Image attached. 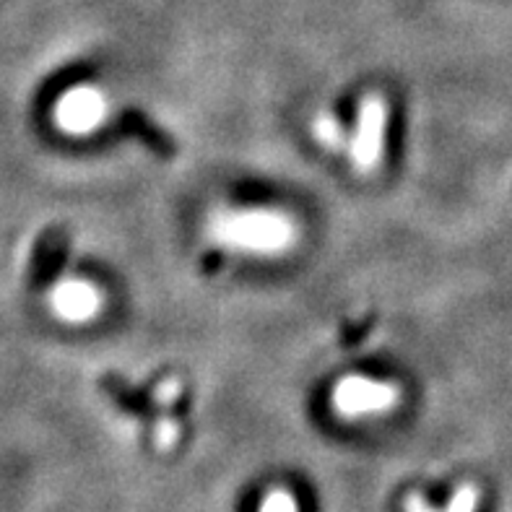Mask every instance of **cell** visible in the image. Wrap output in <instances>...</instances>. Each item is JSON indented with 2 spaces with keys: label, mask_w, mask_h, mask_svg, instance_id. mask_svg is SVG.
I'll use <instances>...</instances> for the list:
<instances>
[{
  "label": "cell",
  "mask_w": 512,
  "mask_h": 512,
  "mask_svg": "<svg viewBox=\"0 0 512 512\" xmlns=\"http://www.w3.org/2000/svg\"><path fill=\"white\" fill-rule=\"evenodd\" d=\"M136 130L138 136H141V141H146L149 146H154L159 154H172L175 151V143H172V138L164 133V130L154 128V125L149 123V117H141V115H130L125 117V130Z\"/></svg>",
  "instance_id": "7"
},
{
  "label": "cell",
  "mask_w": 512,
  "mask_h": 512,
  "mask_svg": "<svg viewBox=\"0 0 512 512\" xmlns=\"http://www.w3.org/2000/svg\"><path fill=\"white\" fill-rule=\"evenodd\" d=\"M258 512H299V505L292 497V492H286V489H273V492H268L266 497H263Z\"/></svg>",
  "instance_id": "9"
},
{
  "label": "cell",
  "mask_w": 512,
  "mask_h": 512,
  "mask_svg": "<svg viewBox=\"0 0 512 512\" xmlns=\"http://www.w3.org/2000/svg\"><path fill=\"white\" fill-rule=\"evenodd\" d=\"M50 305L65 323H86L97 318V312L102 310V292L89 281L65 279L52 286Z\"/></svg>",
  "instance_id": "5"
},
{
  "label": "cell",
  "mask_w": 512,
  "mask_h": 512,
  "mask_svg": "<svg viewBox=\"0 0 512 512\" xmlns=\"http://www.w3.org/2000/svg\"><path fill=\"white\" fill-rule=\"evenodd\" d=\"M211 237L219 245L247 253H281L297 240L292 219L271 208H234L211 219Z\"/></svg>",
  "instance_id": "1"
},
{
  "label": "cell",
  "mask_w": 512,
  "mask_h": 512,
  "mask_svg": "<svg viewBox=\"0 0 512 512\" xmlns=\"http://www.w3.org/2000/svg\"><path fill=\"white\" fill-rule=\"evenodd\" d=\"M110 112V102L102 91L94 86H78L71 89L58 102L55 110V123L73 136H84L104 123V117Z\"/></svg>",
  "instance_id": "4"
},
{
  "label": "cell",
  "mask_w": 512,
  "mask_h": 512,
  "mask_svg": "<svg viewBox=\"0 0 512 512\" xmlns=\"http://www.w3.org/2000/svg\"><path fill=\"white\" fill-rule=\"evenodd\" d=\"M476 507H479V489L474 484H463L442 512H476Z\"/></svg>",
  "instance_id": "10"
},
{
  "label": "cell",
  "mask_w": 512,
  "mask_h": 512,
  "mask_svg": "<svg viewBox=\"0 0 512 512\" xmlns=\"http://www.w3.org/2000/svg\"><path fill=\"white\" fill-rule=\"evenodd\" d=\"M398 403V388L370 377H344L333 390V406L344 416L385 414Z\"/></svg>",
  "instance_id": "2"
},
{
  "label": "cell",
  "mask_w": 512,
  "mask_h": 512,
  "mask_svg": "<svg viewBox=\"0 0 512 512\" xmlns=\"http://www.w3.org/2000/svg\"><path fill=\"white\" fill-rule=\"evenodd\" d=\"M406 512H440V510H435V507L429 505L427 500H424L422 494H409V497H406Z\"/></svg>",
  "instance_id": "12"
},
{
  "label": "cell",
  "mask_w": 512,
  "mask_h": 512,
  "mask_svg": "<svg viewBox=\"0 0 512 512\" xmlns=\"http://www.w3.org/2000/svg\"><path fill=\"white\" fill-rule=\"evenodd\" d=\"M156 445L162 450L172 448V445H177V440H180V427H177V422H172V419H162V422L156 424Z\"/></svg>",
  "instance_id": "11"
},
{
  "label": "cell",
  "mask_w": 512,
  "mask_h": 512,
  "mask_svg": "<svg viewBox=\"0 0 512 512\" xmlns=\"http://www.w3.org/2000/svg\"><path fill=\"white\" fill-rule=\"evenodd\" d=\"M388 125V107L380 97L370 94L359 107V123L351 138V162L359 172H372L380 164Z\"/></svg>",
  "instance_id": "3"
},
{
  "label": "cell",
  "mask_w": 512,
  "mask_h": 512,
  "mask_svg": "<svg viewBox=\"0 0 512 512\" xmlns=\"http://www.w3.org/2000/svg\"><path fill=\"white\" fill-rule=\"evenodd\" d=\"M312 130H315L318 141L323 143V146H328V149H341V146H344V138H346L344 125L338 123L333 115H325V112L323 115H318Z\"/></svg>",
  "instance_id": "8"
},
{
  "label": "cell",
  "mask_w": 512,
  "mask_h": 512,
  "mask_svg": "<svg viewBox=\"0 0 512 512\" xmlns=\"http://www.w3.org/2000/svg\"><path fill=\"white\" fill-rule=\"evenodd\" d=\"M65 253H68V237L63 229H50L37 240L34 245V255L29 260V271H32L34 281L50 279L52 273L63 266Z\"/></svg>",
  "instance_id": "6"
}]
</instances>
